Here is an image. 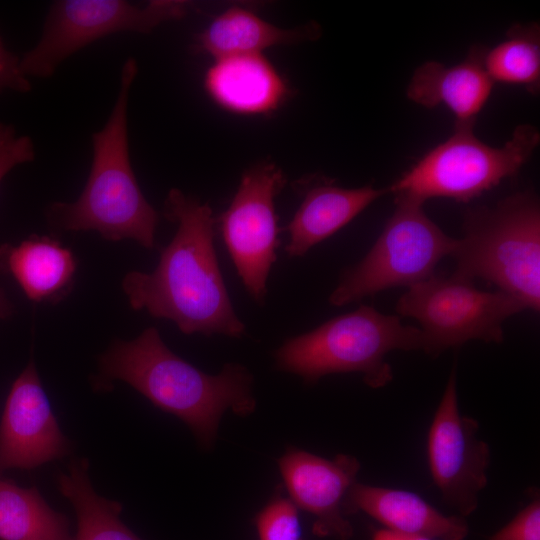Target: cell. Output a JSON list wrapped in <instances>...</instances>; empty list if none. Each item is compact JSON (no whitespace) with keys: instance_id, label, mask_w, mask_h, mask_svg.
<instances>
[{"instance_id":"6da1fadb","label":"cell","mask_w":540,"mask_h":540,"mask_svg":"<svg viewBox=\"0 0 540 540\" xmlns=\"http://www.w3.org/2000/svg\"><path fill=\"white\" fill-rule=\"evenodd\" d=\"M164 215L177 231L154 271H131L123 278L131 307L173 321L184 334L242 336L245 325L234 311L216 256L211 207L173 188Z\"/></svg>"},{"instance_id":"7a4b0ae2","label":"cell","mask_w":540,"mask_h":540,"mask_svg":"<svg viewBox=\"0 0 540 540\" xmlns=\"http://www.w3.org/2000/svg\"><path fill=\"white\" fill-rule=\"evenodd\" d=\"M99 369L104 381H124L179 417L204 446L213 442L227 409L246 416L256 406L246 367L230 363L217 375L206 374L174 354L155 327L133 340L114 342L101 355Z\"/></svg>"},{"instance_id":"3957f363","label":"cell","mask_w":540,"mask_h":540,"mask_svg":"<svg viewBox=\"0 0 540 540\" xmlns=\"http://www.w3.org/2000/svg\"><path fill=\"white\" fill-rule=\"evenodd\" d=\"M137 72L136 60L127 59L110 116L92 134L91 168L82 193L74 202L53 203L48 217L63 230L96 231L110 241L132 239L151 249L159 215L138 185L128 146V97Z\"/></svg>"},{"instance_id":"277c9868","label":"cell","mask_w":540,"mask_h":540,"mask_svg":"<svg viewBox=\"0 0 540 540\" xmlns=\"http://www.w3.org/2000/svg\"><path fill=\"white\" fill-rule=\"evenodd\" d=\"M453 276L487 280L518 299L526 309L540 308V206L534 192H519L494 207L465 215L464 237L452 254Z\"/></svg>"},{"instance_id":"5b68a950","label":"cell","mask_w":540,"mask_h":540,"mask_svg":"<svg viewBox=\"0 0 540 540\" xmlns=\"http://www.w3.org/2000/svg\"><path fill=\"white\" fill-rule=\"evenodd\" d=\"M425 345L420 328L405 326L398 316L361 305L288 339L275 359L280 370L297 374L309 383L328 374L359 372L368 386L381 388L393 379L392 368L385 361L387 353L424 351Z\"/></svg>"},{"instance_id":"8992f818","label":"cell","mask_w":540,"mask_h":540,"mask_svg":"<svg viewBox=\"0 0 540 540\" xmlns=\"http://www.w3.org/2000/svg\"><path fill=\"white\" fill-rule=\"evenodd\" d=\"M539 143L540 133L530 124L518 125L502 147L479 140L473 127H455L387 189L422 204L430 198L468 202L516 175Z\"/></svg>"},{"instance_id":"52a82bcc","label":"cell","mask_w":540,"mask_h":540,"mask_svg":"<svg viewBox=\"0 0 540 540\" xmlns=\"http://www.w3.org/2000/svg\"><path fill=\"white\" fill-rule=\"evenodd\" d=\"M458 239L446 235L423 204L395 197V210L367 255L344 271L329 303L343 306L389 288L421 282L452 256Z\"/></svg>"},{"instance_id":"ba28073f","label":"cell","mask_w":540,"mask_h":540,"mask_svg":"<svg viewBox=\"0 0 540 540\" xmlns=\"http://www.w3.org/2000/svg\"><path fill=\"white\" fill-rule=\"evenodd\" d=\"M525 309L503 291H482L471 281L434 274L408 287L396 304L399 315L420 323L424 352L432 357L470 340L502 342L504 321Z\"/></svg>"},{"instance_id":"9c48e42d","label":"cell","mask_w":540,"mask_h":540,"mask_svg":"<svg viewBox=\"0 0 540 540\" xmlns=\"http://www.w3.org/2000/svg\"><path fill=\"white\" fill-rule=\"evenodd\" d=\"M188 2L154 0L139 7L124 0H61L50 6L38 43L20 58L27 77L47 78L82 48L119 32L149 33L183 18Z\"/></svg>"},{"instance_id":"30bf717a","label":"cell","mask_w":540,"mask_h":540,"mask_svg":"<svg viewBox=\"0 0 540 540\" xmlns=\"http://www.w3.org/2000/svg\"><path fill=\"white\" fill-rule=\"evenodd\" d=\"M285 183L282 170L274 163L252 166L243 173L230 205L218 219L239 277L258 303L265 299L280 244L274 199Z\"/></svg>"},{"instance_id":"8fae6325","label":"cell","mask_w":540,"mask_h":540,"mask_svg":"<svg viewBox=\"0 0 540 540\" xmlns=\"http://www.w3.org/2000/svg\"><path fill=\"white\" fill-rule=\"evenodd\" d=\"M478 421L460 413L453 367L431 422L427 454L431 475L445 503L460 516L473 513L487 484L489 445L477 437Z\"/></svg>"},{"instance_id":"7c38bea8","label":"cell","mask_w":540,"mask_h":540,"mask_svg":"<svg viewBox=\"0 0 540 540\" xmlns=\"http://www.w3.org/2000/svg\"><path fill=\"white\" fill-rule=\"evenodd\" d=\"M69 452L31 359L13 382L0 422V473L33 469Z\"/></svg>"},{"instance_id":"4fadbf2b","label":"cell","mask_w":540,"mask_h":540,"mask_svg":"<svg viewBox=\"0 0 540 540\" xmlns=\"http://www.w3.org/2000/svg\"><path fill=\"white\" fill-rule=\"evenodd\" d=\"M278 464L290 500L316 517L314 533L348 540L353 528L344 518L343 502L356 482L359 461L345 454L328 460L305 451L290 450Z\"/></svg>"},{"instance_id":"5bb4252c","label":"cell","mask_w":540,"mask_h":540,"mask_svg":"<svg viewBox=\"0 0 540 540\" xmlns=\"http://www.w3.org/2000/svg\"><path fill=\"white\" fill-rule=\"evenodd\" d=\"M293 188L301 195L302 202L286 227L289 242L285 251L290 257L304 256L375 200L389 193L387 188L371 185L343 188L333 179L319 174L297 180Z\"/></svg>"},{"instance_id":"9a60e30c","label":"cell","mask_w":540,"mask_h":540,"mask_svg":"<svg viewBox=\"0 0 540 540\" xmlns=\"http://www.w3.org/2000/svg\"><path fill=\"white\" fill-rule=\"evenodd\" d=\"M485 49L474 45L466 58L453 66L423 63L408 84L407 97L426 108L443 104L454 114L455 127H473L494 85L484 67Z\"/></svg>"},{"instance_id":"2e32d148","label":"cell","mask_w":540,"mask_h":540,"mask_svg":"<svg viewBox=\"0 0 540 540\" xmlns=\"http://www.w3.org/2000/svg\"><path fill=\"white\" fill-rule=\"evenodd\" d=\"M364 512L385 529L437 540H464L469 528L458 515H445L410 491L355 482L348 490L344 514Z\"/></svg>"},{"instance_id":"e0dca14e","label":"cell","mask_w":540,"mask_h":540,"mask_svg":"<svg viewBox=\"0 0 540 540\" xmlns=\"http://www.w3.org/2000/svg\"><path fill=\"white\" fill-rule=\"evenodd\" d=\"M204 85L217 104L243 115L269 113L289 93L284 79L261 53L217 59L208 69Z\"/></svg>"},{"instance_id":"ac0fdd59","label":"cell","mask_w":540,"mask_h":540,"mask_svg":"<svg viewBox=\"0 0 540 540\" xmlns=\"http://www.w3.org/2000/svg\"><path fill=\"white\" fill-rule=\"evenodd\" d=\"M3 273L17 281L33 302L52 301L71 285L77 262L59 241L48 236H31L18 245L0 246Z\"/></svg>"},{"instance_id":"d6986e66","label":"cell","mask_w":540,"mask_h":540,"mask_svg":"<svg viewBox=\"0 0 540 540\" xmlns=\"http://www.w3.org/2000/svg\"><path fill=\"white\" fill-rule=\"evenodd\" d=\"M320 35L321 28L316 22L284 29L249 10L233 6L215 18L198 35L195 48L198 52L219 59L241 54H260L269 47L312 41Z\"/></svg>"},{"instance_id":"ffe728a7","label":"cell","mask_w":540,"mask_h":540,"mask_svg":"<svg viewBox=\"0 0 540 540\" xmlns=\"http://www.w3.org/2000/svg\"><path fill=\"white\" fill-rule=\"evenodd\" d=\"M58 488L77 517L74 540H141L121 520V505L98 495L88 476L86 459L75 460L58 477Z\"/></svg>"},{"instance_id":"44dd1931","label":"cell","mask_w":540,"mask_h":540,"mask_svg":"<svg viewBox=\"0 0 540 540\" xmlns=\"http://www.w3.org/2000/svg\"><path fill=\"white\" fill-rule=\"evenodd\" d=\"M0 540H74L66 517L53 510L35 487L0 477Z\"/></svg>"},{"instance_id":"7402d4cb","label":"cell","mask_w":540,"mask_h":540,"mask_svg":"<svg viewBox=\"0 0 540 540\" xmlns=\"http://www.w3.org/2000/svg\"><path fill=\"white\" fill-rule=\"evenodd\" d=\"M483 63L491 80L524 86L537 94L540 87V28L538 23L517 24L506 38L485 49Z\"/></svg>"},{"instance_id":"603a6c76","label":"cell","mask_w":540,"mask_h":540,"mask_svg":"<svg viewBox=\"0 0 540 540\" xmlns=\"http://www.w3.org/2000/svg\"><path fill=\"white\" fill-rule=\"evenodd\" d=\"M260 540H303L297 506L288 499L276 498L257 515Z\"/></svg>"},{"instance_id":"cb8c5ba5","label":"cell","mask_w":540,"mask_h":540,"mask_svg":"<svg viewBox=\"0 0 540 540\" xmlns=\"http://www.w3.org/2000/svg\"><path fill=\"white\" fill-rule=\"evenodd\" d=\"M35 147L27 135H18L11 124L0 122V183L15 167L35 159Z\"/></svg>"},{"instance_id":"d4e9b609","label":"cell","mask_w":540,"mask_h":540,"mask_svg":"<svg viewBox=\"0 0 540 540\" xmlns=\"http://www.w3.org/2000/svg\"><path fill=\"white\" fill-rule=\"evenodd\" d=\"M489 540H540V500L532 501Z\"/></svg>"},{"instance_id":"484cf974","label":"cell","mask_w":540,"mask_h":540,"mask_svg":"<svg viewBox=\"0 0 540 540\" xmlns=\"http://www.w3.org/2000/svg\"><path fill=\"white\" fill-rule=\"evenodd\" d=\"M30 90L31 82L20 69V58L6 48L0 35V93H27Z\"/></svg>"},{"instance_id":"4316f807","label":"cell","mask_w":540,"mask_h":540,"mask_svg":"<svg viewBox=\"0 0 540 540\" xmlns=\"http://www.w3.org/2000/svg\"><path fill=\"white\" fill-rule=\"evenodd\" d=\"M372 540H437V539L429 538L425 536L398 533V532H394V531L384 528V529L377 530L374 533Z\"/></svg>"},{"instance_id":"83f0119b","label":"cell","mask_w":540,"mask_h":540,"mask_svg":"<svg viewBox=\"0 0 540 540\" xmlns=\"http://www.w3.org/2000/svg\"><path fill=\"white\" fill-rule=\"evenodd\" d=\"M3 273L2 267L0 264V274ZM13 312V307L9 300L6 298L3 290L0 288V318L5 319L11 316Z\"/></svg>"}]
</instances>
